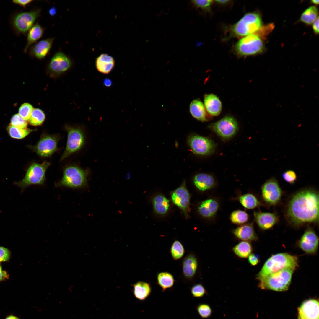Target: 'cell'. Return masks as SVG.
<instances>
[{"label":"cell","instance_id":"6da1fadb","mask_svg":"<svg viewBox=\"0 0 319 319\" xmlns=\"http://www.w3.org/2000/svg\"><path fill=\"white\" fill-rule=\"evenodd\" d=\"M319 195L311 189L302 190L295 194L290 201L287 214L295 225L316 223L319 219Z\"/></svg>","mask_w":319,"mask_h":319},{"label":"cell","instance_id":"7a4b0ae2","mask_svg":"<svg viewBox=\"0 0 319 319\" xmlns=\"http://www.w3.org/2000/svg\"><path fill=\"white\" fill-rule=\"evenodd\" d=\"M298 266L297 256L285 253H278L272 255L266 261L257 275L256 279L259 281L271 274L287 268L296 269Z\"/></svg>","mask_w":319,"mask_h":319},{"label":"cell","instance_id":"3957f363","mask_svg":"<svg viewBox=\"0 0 319 319\" xmlns=\"http://www.w3.org/2000/svg\"><path fill=\"white\" fill-rule=\"evenodd\" d=\"M295 269L291 268H286L267 275L259 280L258 287L263 289L286 291L289 287Z\"/></svg>","mask_w":319,"mask_h":319},{"label":"cell","instance_id":"277c9868","mask_svg":"<svg viewBox=\"0 0 319 319\" xmlns=\"http://www.w3.org/2000/svg\"><path fill=\"white\" fill-rule=\"evenodd\" d=\"M88 172L74 165L67 166L64 169L61 180L56 184V187L80 189L87 184Z\"/></svg>","mask_w":319,"mask_h":319},{"label":"cell","instance_id":"5b68a950","mask_svg":"<svg viewBox=\"0 0 319 319\" xmlns=\"http://www.w3.org/2000/svg\"><path fill=\"white\" fill-rule=\"evenodd\" d=\"M50 165V162L45 161L41 163H32L23 178L14 184L22 190L32 185H43L45 180L46 171Z\"/></svg>","mask_w":319,"mask_h":319},{"label":"cell","instance_id":"8992f818","mask_svg":"<svg viewBox=\"0 0 319 319\" xmlns=\"http://www.w3.org/2000/svg\"><path fill=\"white\" fill-rule=\"evenodd\" d=\"M262 27L260 16L255 13H249L232 25L231 31L234 36H245L258 32Z\"/></svg>","mask_w":319,"mask_h":319},{"label":"cell","instance_id":"52a82bcc","mask_svg":"<svg viewBox=\"0 0 319 319\" xmlns=\"http://www.w3.org/2000/svg\"><path fill=\"white\" fill-rule=\"evenodd\" d=\"M40 12L41 9H37L29 11L20 12L14 15L11 23L16 32L19 34L26 33L40 16Z\"/></svg>","mask_w":319,"mask_h":319},{"label":"cell","instance_id":"ba28073f","mask_svg":"<svg viewBox=\"0 0 319 319\" xmlns=\"http://www.w3.org/2000/svg\"><path fill=\"white\" fill-rule=\"evenodd\" d=\"M65 128L67 133L66 145L60 161H62L72 154L79 151L83 146L84 136L80 128L66 125Z\"/></svg>","mask_w":319,"mask_h":319},{"label":"cell","instance_id":"9c48e42d","mask_svg":"<svg viewBox=\"0 0 319 319\" xmlns=\"http://www.w3.org/2000/svg\"><path fill=\"white\" fill-rule=\"evenodd\" d=\"M263 48L261 39L258 35L253 34L238 41L235 45V50L239 55L246 56L259 53L262 51Z\"/></svg>","mask_w":319,"mask_h":319},{"label":"cell","instance_id":"30bf717a","mask_svg":"<svg viewBox=\"0 0 319 319\" xmlns=\"http://www.w3.org/2000/svg\"><path fill=\"white\" fill-rule=\"evenodd\" d=\"M60 137L57 134L50 135L43 133L38 143L30 147L39 156L47 157L58 150V143Z\"/></svg>","mask_w":319,"mask_h":319},{"label":"cell","instance_id":"8fae6325","mask_svg":"<svg viewBox=\"0 0 319 319\" xmlns=\"http://www.w3.org/2000/svg\"><path fill=\"white\" fill-rule=\"evenodd\" d=\"M209 128L222 139H228L236 134L238 129V125L234 117L227 116L212 123Z\"/></svg>","mask_w":319,"mask_h":319},{"label":"cell","instance_id":"7c38bea8","mask_svg":"<svg viewBox=\"0 0 319 319\" xmlns=\"http://www.w3.org/2000/svg\"><path fill=\"white\" fill-rule=\"evenodd\" d=\"M189 146L194 154L201 155H207L214 151V142L209 138L197 134L189 136L188 139Z\"/></svg>","mask_w":319,"mask_h":319},{"label":"cell","instance_id":"4fadbf2b","mask_svg":"<svg viewBox=\"0 0 319 319\" xmlns=\"http://www.w3.org/2000/svg\"><path fill=\"white\" fill-rule=\"evenodd\" d=\"M263 198L265 202L271 205L277 204L282 196V191L278 183L274 178L266 180L261 188Z\"/></svg>","mask_w":319,"mask_h":319},{"label":"cell","instance_id":"5bb4252c","mask_svg":"<svg viewBox=\"0 0 319 319\" xmlns=\"http://www.w3.org/2000/svg\"><path fill=\"white\" fill-rule=\"evenodd\" d=\"M71 64V61L69 57L63 52L59 51L51 58L48 69L52 73L59 74L68 70Z\"/></svg>","mask_w":319,"mask_h":319},{"label":"cell","instance_id":"9a60e30c","mask_svg":"<svg viewBox=\"0 0 319 319\" xmlns=\"http://www.w3.org/2000/svg\"><path fill=\"white\" fill-rule=\"evenodd\" d=\"M171 197L173 202L182 210L186 217H188V209L190 198L185 182L172 192Z\"/></svg>","mask_w":319,"mask_h":319},{"label":"cell","instance_id":"2e32d148","mask_svg":"<svg viewBox=\"0 0 319 319\" xmlns=\"http://www.w3.org/2000/svg\"><path fill=\"white\" fill-rule=\"evenodd\" d=\"M300 248L306 253H315L318 245V238L314 231L310 228L306 230L299 242Z\"/></svg>","mask_w":319,"mask_h":319},{"label":"cell","instance_id":"e0dca14e","mask_svg":"<svg viewBox=\"0 0 319 319\" xmlns=\"http://www.w3.org/2000/svg\"><path fill=\"white\" fill-rule=\"evenodd\" d=\"M300 319H319V303L314 299L304 301L298 308Z\"/></svg>","mask_w":319,"mask_h":319},{"label":"cell","instance_id":"ac0fdd59","mask_svg":"<svg viewBox=\"0 0 319 319\" xmlns=\"http://www.w3.org/2000/svg\"><path fill=\"white\" fill-rule=\"evenodd\" d=\"M54 38L42 40L30 47L29 53L32 56L41 59L49 53L54 40Z\"/></svg>","mask_w":319,"mask_h":319},{"label":"cell","instance_id":"d6986e66","mask_svg":"<svg viewBox=\"0 0 319 319\" xmlns=\"http://www.w3.org/2000/svg\"><path fill=\"white\" fill-rule=\"evenodd\" d=\"M254 216L257 224L263 230L271 228L278 221L276 215L271 213L255 211L254 213Z\"/></svg>","mask_w":319,"mask_h":319},{"label":"cell","instance_id":"ffe728a7","mask_svg":"<svg viewBox=\"0 0 319 319\" xmlns=\"http://www.w3.org/2000/svg\"><path fill=\"white\" fill-rule=\"evenodd\" d=\"M232 232L236 237L243 241L250 242L258 239L253 224L242 225L234 229Z\"/></svg>","mask_w":319,"mask_h":319},{"label":"cell","instance_id":"44dd1931","mask_svg":"<svg viewBox=\"0 0 319 319\" xmlns=\"http://www.w3.org/2000/svg\"><path fill=\"white\" fill-rule=\"evenodd\" d=\"M204 106L207 112L211 116H217L222 110V104L219 98L213 94H206L204 97Z\"/></svg>","mask_w":319,"mask_h":319},{"label":"cell","instance_id":"7402d4cb","mask_svg":"<svg viewBox=\"0 0 319 319\" xmlns=\"http://www.w3.org/2000/svg\"><path fill=\"white\" fill-rule=\"evenodd\" d=\"M198 265L197 259L193 254L190 253L185 256L182 263L183 273L184 276L188 279L192 278L196 273Z\"/></svg>","mask_w":319,"mask_h":319},{"label":"cell","instance_id":"603a6c76","mask_svg":"<svg viewBox=\"0 0 319 319\" xmlns=\"http://www.w3.org/2000/svg\"><path fill=\"white\" fill-rule=\"evenodd\" d=\"M190 112L192 115L196 119L206 122L210 119V117L206 111L203 103L199 100L192 101L190 105Z\"/></svg>","mask_w":319,"mask_h":319},{"label":"cell","instance_id":"cb8c5ba5","mask_svg":"<svg viewBox=\"0 0 319 319\" xmlns=\"http://www.w3.org/2000/svg\"><path fill=\"white\" fill-rule=\"evenodd\" d=\"M96 66L100 72L108 74L114 66L115 61L113 58L106 54H102L96 59Z\"/></svg>","mask_w":319,"mask_h":319},{"label":"cell","instance_id":"d4e9b609","mask_svg":"<svg viewBox=\"0 0 319 319\" xmlns=\"http://www.w3.org/2000/svg\"><path fill=\"white\" fill-rule=\"evenodd\" d=\"M194 184L199 190L204 191L211 188L215 183L213 177L206 173H200L196 175L193 179Z\"/></svg>","mask_w":319,"mask_h":319},{"label":"cell","instance_id":"484cf974","mask_svg":"<svg viewBox=\"0 0 319 319\" xmlns=\"http://www.w3.org/2000/svg\"><path fill=\"white\" fill-rule=\"evenodd\" d=\"M44 30V28L38 22L32 26L28 33L27 43L24 49V52H27L30 46L43 36Z\"/></svg>","mask_w":319,"mask_h":319},{"label":"cell","instance_id":"4316f807","mask_svg":"<svg viewBox=\"0 0 319 319\" xmlns=\"http://www.w3.org/2000/svg\"><path fill=\"white\" fill-rule=\"evenodd\" d=\"M133 292L135 297L138 300L144 301L150 295L152 289L150 284L146 282L139 281L133 286Z\"/></svg>","mask_w":319,"mask_h":319},{"label":"cell","instance_id":"83f0119b","mask_svg":"<svg viewBox=\"0 0 319 319\" xmlns=\"http://www.w3.org/2000/svg\"><path fill=\"white\" fill-rule=\"evenodd\" d=\"M219 207L218 202L215 200L210 199L202 202L199 207L200 214L205 217H210L216 213Z\"/></svg>","mask_w":319,"mask_h":319},{"label":"cell","instance_id":"f1b7e54d","mask_svg":"<svg viewBox=\"0 0 319 319\" xmlns=\"http://www.w3.org/2000/svg\"><path fill=\"white\" fill-rule=\"evenodd\" d=\"M152 203L155 211L160 214H165L170 206L169 201L161 194L155 196L153 199Z\"/></svg>","mask_w":319,"mask_h":319},{"label":"cell","instance_id":"f546056e","mask_svg":"<svg viewBox=\"0 0 319 319\" xmlns=\"http://www.w3.org/2000/svg\"><path fill=\"white\" fill-rule=\"evenodd\" d=\"M157 284L162 288V292L172 287L175 280L173 275L168 272H161L157 275Z\"/></svg>","mask_w":319,"mask_h":319},{"label":"cell","instance_id":"4dcf8cb0","mask_svg":"<svg viewBox=\"0 0 319 319\" xmlns=\"http://www.w3.org/2000/svg\"><path fill=\"white\" fill-rule=\"evenodd\" d=\"M232 250L238 257L245 258L251 253L252 248L249 242L242 241L235 246Z\"/></svg>","mask_w":319,"mask_h":319},{"label":"cell","instance_id":"1f68e13d","mask_svg":"<svg viewBox=\"0 0 319 319\" xmlns=\"http://www.w3.org/2000/svg\"><path fill=\"white\" fill-rule=\"evenodd\" d=\"M36 129L29 128L22 129L15 127L10 124L7 127V131L10 136L13 138L17 139H23L32 132L35 131Z\"/></svg>","mask_w":319,"mask_h":319},{"label":"cell","instance_id":"d6a6232c","mask_svg":"<svg viewBox=\"0 0 319 319\" xmlns=\"http://www.w3.org/2000/svg\"><path fill=\"white\" fill-rule=\"evenodd\" d=\"M318 14L317 8L314 6H311L306 9L302 13L300 20L305 23L310 25L318 17Z\"/></svg>","mask_w":319,"mask_h":319},{"label":"cell","instance_id":"836d02e7","mask_svg":"<svg viewBox=\"0 0 319 319\" xmlns=\"http://www.w3.org/2000/svg\"><path fill=\"white\" fill-rule=\"evenodd\" d=\"M239 200L241 204L245 208L253 209L259 205L260 203L257 198L251 194H246L241 196Z\"/></svg>","mask_w":319,"mask_h":319},{"label":"cell","instance_id":"e575fe53","mask_svg":"<svg viewBox=\"0 0 319 319\" xmlns=\"http://www.w3.org/2000/svg\"><path fill=\"white\" fill-rule=\"evenodd\" d=\"M45 115L40 109L35 108L33 109L29 120V123L33 126L41 125L45 119Z\"/></svg>","mask_w":319,"mask_h":319},{"label":"cell","instance_id":"d590c367","mask_svg":"<svg viewBox=\"0 0 319 319\" xmlns=\"http://www.w3.org/2000/svg\"><path fill=\"white\" fill-rule=\"evenodd\" d=\"M170 253L174 260H178L182 258L185 253L183 245L178 240H175L172 244L170 248Z\"/></svg>","mask_w":319,"mask_h":319},{"label":"cell","instance_id":"8d00e7d4","mask_svg":"<svg viewBox=\"0 0 319 319\" xmlns=\"http://www.w3.org/2000/svg\"><path fill=\"white\" fill-rule=\"evenodd\" d=\"M230 219L232 222L236 224H242L246 222L248 215L246 212L240 210L234 211L231 214Z\"/></svg>","mask_w":319,"mask_h":319},{"label":"cell","instance_id":"74e56055","mask_svg":"<svg viewBox=\"0 0 319 319\" xmlns=\"http://www.w3.org/2000/svg\"><path fill=\"white\" fill-rule=\"evenodd\" d=\"M196 309L198 314L202 318H208L212 314V309L208 304L200 303L197 306Z\"/></svg>","mask_w":319,"mask_h":319},{"label":"cell","instance_id":"f35d334b","mask_svg":"<svg viewBox=\"0 0 319 319\" xmlns=\"http://www.w3.org/2000/svg\"><path fill=\"white\" fill-rule=\"evenodd\" d=\"M33 109L31 105L28 103H24L19 108V114L24 120H29Z\"/></svg>","mask_w":319,"mask_h":319},{"label":"cell","instance_id":"ab89813d","mask_svg":"<svg viewBox=\"0 0 319 319\" xmlns=\"http://www.w3.org/2000/svg\"><path fill=\"white\" fill-rule=\"evenodd\" d=\"M10 124L18 128L24 129L27 128V122L26 121L23 119L19 114H17L12 117Z\"/></svg>","mask_w":319,"mask_h":319},{"label":"cell","instance_id":"60d3db41","mask_svg":"<svg viewBox=\"0 0 319 319\" xmlns=\"http://www.w3.org/2000/svg\"><path fill=\"white\" fill-rule=\"evenodd\" d=\"M212 0H194L191 1L192 4L196 8L203 10L210 9L212 3Z\"/></svg>","mask_w":319,"mask_h":319},{"label":"cell","instance_id":"b9f144b4","mask_svg":"<svg viewBox=\"0 0 319 319\" xmlns=\"http://www.w3.org/2000/svg\"><path fill=\"white\" fill-rule=\"evenodd\" d=\"M191 292L193 296L196 298L201 297L206 293L205 288L200 284L193 285L191 289Z\"/></svg>","mask_w":319,"mask_h":319},{"label":"cell","instance_id":"7bdbcfd3","mask_svg":"<svg viewBox=\"0 0 319 319\" xmlns=\"http://www.w3.org/2000/svg\"><path fill=\"white\" fill-rule=\"evenodd\" d=\"M282 176L285 181L290 184L294 183L297 179L296 173L292 170L286 171L283 173Z\"/></svg>","mask_w":319,"mask_h":319},{"label":"cell","instance_id":"ee69618b","mask_svg":"<svg viewBox=\"0 0 319 319\" xmlns=\"http://www.w3.org/2000/svg\"><path fill=\"white\" fill-rule=\"evenodd\" d=\"M10 255V252L7 248L0 247V262L7 261L9 259Z\"/></svg>","mask_w":319,"mask_h":319},{"label":"cell","instance_id":"f6af8a7d","mask_svg":"<svg viewBox=\"0 0 319 319\" xmlns=\"http://www.w3.org/2000/svg\"><path fill=\"white\" fill-rule=\"evenodd\" d=\"M248 261L251 265L255 266L259 262V258L257 255L253 253H251L248 256Z\"/></svg>","mask_w":319,"mask_h":319},{"label":"cell","instance_id":"bcb514c9","mask_svg":"<svg viewBox=\"0 0 319 319\" xmlns=\"http://www.w3.org/2000/svg\"><path fill=\"white\" fill-rule=\"evenodd\" d=\"M33 1L32 0H15L12 1V2L15 4L18 5L20 6L25 7L27 5L31 3Z\"/></svg>","mask_w":319,"mask_h":319},{"label":"cell","instance_id":"7dc6e473","mask_svg":"<svg viewBox=\"0 0 319 319\" xmlns=\"http://www.w3.org/2000/svg\"><path fill=\"white\" fill-rule=\"evenodd\" d=\"M312 27L314 32L316 34H318L319 33L318 16L313 23Z\"/></svg>","mask_w":319,"mask_h":319},{"label":"cell","instance_id":"c3c4849f","mask_svg":"<svg viewBox=\"0 0 319 319\" xmlns=\"http://www.w3.org/2000/svg\"><path fill=\"white\" fill-rule=\"evenodd\" d=\"M8 277L7 273L2 269L1 266L0 264V281L7 279Z\"/></svg>","mask_w":319,"mask_h":319},{"label":"cell","instance_id":"681fc988","mask_svg":"<svg viewBox=\"0 0 319 319\" xmlns=\"http://www.w3.org/2000/svg\"><path fill=\"white\" fill-rule=\"evenodd\" d=\"M103 83L105 86L109 87L112 85V82L110 79L106 78L104 80Z\"/></svg>","mask_w":319,"mask_h":319},{"label":"cell","instance_id":"f907efd6","mask_svg":"<svg viewBox=\"0 0 319 319\" xmlns=\"http://www.w3.org/2000/svg\"><path fill=\"white\" fill-rule=\"evenodd\" d=\"M49 14L51 16H53L56 13V10L54 7L51 8L48 11Z\"/></svg>","mask_w":319,"mask_h":319},{"label":"cell","instance_id":"816d5d0a","mask_svg":"<svg viewBox=\"0 0 319 319\" xmlns=\"http://www.w3.org/2000/svg\"><path fill=\"white\" fill-rule=\"evenodd\" d=\"M5 319H19L17 317L12 315H10L7 316Z\"/></svg>","mask_w":319,"mask_h":319},{"label":"cell","instance_id":"f5cc1de1","mask_svg":"<svg viewBox=\"0 0 319 319\" xmlns=\"http://www.w3.org/2000/svg\"><path fill=\"white\" fill-rule=\"evenodd\" d=\"M216 2L220 4H225L228 3L230 1L229 0H216L215 1Z\"/></svg>","mask_w":319,"mask_h":319},{"label":"cell","instance_id":"db71d44e","mask_svg":"<svg viewBox=\"0 0 319 319\" xmlns=\"http://www.w3.org/2000/svg\"><path fill=\"white\" fill-rule=\"evenodd\" d=\"M311 2L312 3L315 4H318L319 3V1L318 0H313L311 1Z\"/></svg>","mask_w":319,"mask_h":319},{"label":"cell","instance_id":"11a10c76","mask_svg":"<svg viewBox=\"0 0 319 319\" xmlns=\"http://www.w3.org/2000/svg\"><path fill=\"white\" fill-rule=\"evenodd\" d=\"M298 319H300V318H298Z\"/></svg>","mask_w":319,"mask_h":319}]
</instances>
